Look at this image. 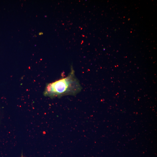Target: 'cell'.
<instances>
[{
  "label": "cell",
  "instance_id": "obj_3",
  "mask_svg": "<svg viewBox=\"0 0 157 157\" xmlns=\"http://www.w3.org/2000/svg\"><path fill=\"white\" fill-rule=\"evenodd\" d=\"M23 157V156H22V157Z\"/></svg>",
  "mask_w": 157,
  "mask_h": 157
},
{
  "label": "cell",
  "instance_id": "obj_1",
  "mask_svg": "<svg viewBox=\"0 0 157 157\" xmlns=\"http://www.w3.org/2000/svg\"><path fill=\"white\" fill-rule=\"evenodd\" d=\"M82 88L72 65L70 71L67 76L47 84L44 94L52 98H60L66 95L75 96L80 92Z\"/></svg>",
  "mask_w": 157,
  "mask_h": 157
},
{
  "label": "cell",
  "instance_id": "obj_2",
  "mask_svg": "<svg viewBox=\"0 0 157 157\" xmlns=\"http://www.w3.org/2000/svg\"><path fill=\"white\" fill-rule=\"evenodd\" d=\"M43 33H42V32H40L39 33V35H43Z\"/></svg>",
  "mask_w": 157,
  "mask_h": 157
}]
</instances>
